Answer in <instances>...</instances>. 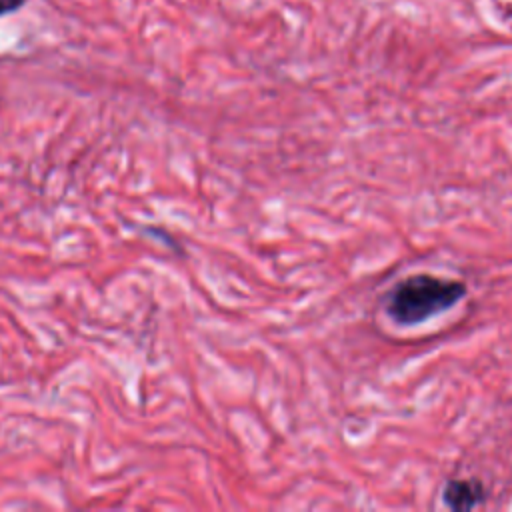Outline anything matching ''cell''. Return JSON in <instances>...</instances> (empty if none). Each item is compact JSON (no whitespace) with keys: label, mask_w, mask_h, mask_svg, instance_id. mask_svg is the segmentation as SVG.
Returning <instances> with one entry per match:
<instances>
[{"label":"cell","mask_w":512,"mask_h":512,"mask_svg":"<svg viewBox=\"0 0 512 512\" xmlns=\"http://www.w3.org/2000/svg\"><path fill=\"white\" fill-rule=\"evenodd\" d=\"M28 0H0V16L18 12Z\"/></svg>","instance_id":"obj_3"},{"label":"cell","mask_w":512,"mask_h":512,"mask_svg":"<svg viewBox=\"0 0 512 512\" xmlns=\"http://www.w3.org/2000/svg\"><path fill=\"white\" fill-rule=\"evenodd\" d=\"M466 296V284L434 274H412L388 296L386 312L400 326H416L450 310Z\"/></svg>","instance_id":"obj_1"},{"label":"cell","mask_w":512,"mask_h":512,"mask_svg":"<svg viewBox=\"0 0 512 512\" xmlns=\"http://www.w3.org/2000/svg\"><path fill=\"white\" fill-rule=\"evenodd\" d=\"M442 500L452 510H470L484 500V486L476 478L450 480L444 486Z\"/></svg>","instance_id":"obj_2"}]
</instances>
